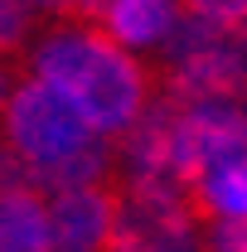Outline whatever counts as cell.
Segmentation results:
<instances>
[{
    "label": "cell",
    "instance_id": "10",
    "mask_svg": "<svg viewBox=\"0 0 247 252\" xmlns=\"http://www.w3.org/2000/svg\"><path fill=\"white\" fill-rule=\"evenodd\" d=\"M204 252H247V214H218L204 238Z\"/></svg>",
    "mask_w": 247,
    "mask_h": 252
},
{
    "label": "cell",
    "instance_id": "14",
    "mask_svg": "<svg viewBox=\"0 0 247 252\" xmlns=\"http://www.w3.org/2000/svg\"><path fill=\"white\" fill-rule=\"evenodd\" d=\"M5 93H10V78H5V68H0V102H5Z\"/></svg>",
    "mask_w": 247,
    "mask_h": 252
},
{
    "label": "cell",
    "instance_id": "13",
    "mask_svg": "<svg viewBox=\"0 0 247 252\" xmlns=\"http://www.w3.org/2000/svg\"><path fill=\"white\" fill-rule=\"evenodd\" d=\"M63 5L68 0H30V10H59V15H63Z\"/></svg>",
    "mask_w": 247,
    "mask_h": 252
},
{
    "label": "cell",
    "instance_id": "8",
    "mask_svg": "<svg viewBox=\"0 0 247 252\" xmlns=\"http://www.w3.org/2000/svg\"><path fill=\"white\" fill-rule=\"evenodd\" d=\"M194 204L204 219L218 214H247V165H223L214 175H204L194 189Z\"/></svg>",
    "mask_w": 247,
    "mask_h": 252
},
{
    "label": "cell",
    "instance_id": "9",
    "mask_svg": "<svg viewBox=\"0 0 247 252\" xmlns=\"http://www.w3.org/2000/svg\"><path fill=\"white\" fill-rule=\"evenodd\" d=\"M30 0H0V59L5 54H15L20 44H25V34H30Z\"/></svg>",
    "mask_w": 247,
    "mask_h": 252
},
{
    "label": "cell",
    "instance_id": "15",
    "mask_svg": "<svg viewBox=\"0 0 247 252\" xmlns=\"http://www.w3.org/2000/svg\"><path fill=\"white\" fill-rule=\"evenodd\" d=\"M243 122H247V107H243Z\"/></svg>",
    "mask_w": 247,
    "mask_h": 252
},
{
    "label": "cell",
    "instance_id": "2",
    "mask_svg": "<svg viewBox=\"0 0 247 252\" xmlns=\"http://www.w3.org/2000/svg\"><path fill=\"white\" fill-rule=\"evenodd\" d=\"M34 73L68 93L78 112L107 136H117L151 97V73L93 20H73L44 34L34 49Z\"/></svg>",
    "mask_w": 247,
    "mask_h": 252
},
{
    "label": "cell",
    "instance_id": "11",
    "mask_svg": "<svg viewBox=\"0 0 247 252\" xmlns=\"http://www.w3.org/2000/svg\"><path fill=\"white\" fill-rule=\"evenodd\" d=\"M189 10H204V15H218V20H243L247 25V0H185Z\"/></svg>",
    "mask_w": 247,
    "mask_h": 252
},
{
    "label": "cell",
    "instance_id": "5",
    "mask_svg": "<svg viewBox=\"0 0 247 252\" xmlns=\"http://www.w3.org/2000/svg\"><path fill=\"white\" fill-rule=\"evenodd\" d=\"M49 214V252H107L112 219H117V180H88V185L54 189Z\"/></svg>",
    "mask_w": 247,
    "mask_h": 252
},
{
    "label": "cell",
    "instance_id": "12",
    "mask_svg": "<svg viewBox=\"0 0 247 252\" xmlns=\"http://www.w3.org/2000/svg\"><path fill=\"white\" fill-rule=\"evenodd\" d=\"M107 5H112V0H68V5H63V15H73V20H97Z\"/></svg>",
    "mask_w": 247,
    "mask_h": 252
},
{
    "label": "cell",
    "instance_id": "1",
    "mask_svg": "<svg viewBox=\"0 0 247 252\" xmlns=\"http://www.w3.org/2000/svg\"><path fill=\"white\" fill-rule=\"evenodd\" d=\"M0 126H5V146L30 165L34 185L49 189V194L112 175L107 131H97L78 112V102L68 93H59L54 83H44L39 73L5 93Z\"/></svg>",
    "mask_w": 247,
    "mask_h": 252
},
{
    "label": "cell",
    "instance_id": "6",
    "mask_svg": "<svg viewBox=\"0 0 247 252\" xmlns=\"http://www.w3.org/2000/svg\"><path fill=\"white\" fill-rule=\"evenodd\" d=\"M102 30L122 49H155L180 20V0H112L102 15Z\"/></svg>",
    "mask_w": 247,
    "mask_h": 252
},
{
    "label": "cell",
    "instance_id": "4",
    "mask_svg": "<svg viewBox=\"0 0 247 252\" xmlns=\"http://www.w3.org/2000/svg\"><path fill=\"white\" fill-rule=\"evenodd\" d=\"M204 214L185 189L117 185L107 252H204Z\"/></svg>",
    "mask_w": 247,
    "mask_h": 252
},
{
    "label": "cell",
    "instance_id": "3",
    "mask_svg": "<svg viewBox=\"0 0 247 252\" xmlns=\"http://www.w3.org/2000/svg\"><path fill=\"white\" fill-rule=\"evenodd\" d=\"M165 54V83L175 97H218V102H243L247 97V25L243 20H218L204 10L180 5L175 30L155 44Z\"/></svg>",
    "mask_w": 247,
    "mask_h": 252
},
{
    "label": "cell",
    "instance_id": "7",
    "mask_svg": "<svg viewBox=\"0 0 247 252\" xmlns=\"http://www.w3.org/2000/svg\"><path fill=\"white\" fill-rule=\"evenodd\" d=\"M0 252H49V214L39 189H0Z\"/></svg>",
    "mask_w": 247,
    "mask_h": 252
}]
</instances>
